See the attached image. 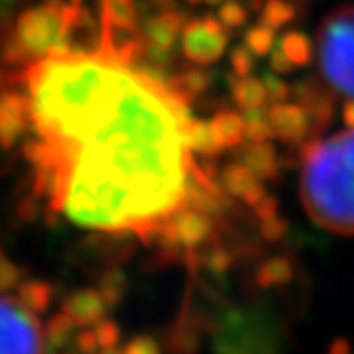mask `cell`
Returning a JSON list of instances; mask_svg holds the SVG:
<instances>
[{
  "label": "cell",
  "instance_id": "obj_23",
  "mask_svg": "<svg viewBox=\"0 0 354 354\" xmlns=\"http://www.w3.org/2000/svg\"><path fill=\"white\" fill-rule=\"evenodd\" d=\"M191 3H196V0H191Z\"/></svg>",
  "mask_w": 354,
  "mask_h": 354
},
{
  "label": "cell",
  "instance_id": "obj_7",
  "mask_svg": "<svg viewBox=\"0 0 354 354\" xmlns=\"http://www.w3.org/2000/svg\"><path fill=\"white\" fill-rule=\"evenodd\" d=\"M32 132V119L26 93H0V147L13 149Z\"/></svg>",
  "mask_w": 354,
  "mask_h": 354
},
{
  "label": "cell",
  "instance_id": "obj_16",
  "mask_svg": "<svg viewBox=\"0 0 354 354\" xmlns=\"http://www.w3.org/2000/svg\"><path fill=\"white\" fill-rule=\"evenodd\" d=\"M125 354H162V346L151 335H134L123 346Z\"/></svg>",
  "mask_w": 354,
  "mask_h": 354
},
{
  "label": "cell",
  "instance_id": "obj_13",
  "mask_svg": "<svg viewBox=\"0 0 354 354\" xmlns=\"http://www.w3.org/2000/svg\"><path fill=\"white\" fill-rule=\"evenodd\" d=\"M102 19L113 30L132 28L136 21V3L134 0H100Z\"/></svg>",
  "mask_w": 354,
  "mask_h": 354
},
{
  "label": "cell",
  "instance_id": "obj_21",
  "mask_svg": "<svg viewBox=\"0 0 354 354\" xmlns=\"http://www.w3.org/2000/svg\"><path fill=\"white\" fill-rule=\"evenodd\" d=\"M153 3H166V0H153Z\"/></svg>",
  "mask_w": 354,
  "mask_h": 354
},
{
  "label": "cell",
  "instance_id": "obj_2",
  "mask_svg": "<svg viewBox=\"0 0 354 354\" xmlns=\"http://www.w3.org/2000/svg\"><path fill=\"white\" fill-rule=\"evenodd\" d=\"M299 187L304 208L316 225L354 236V123L306 149Z\"/></svg>",
  "mask_w": 354,
  "mask_h": 354
},
{
  "label": "cell",
  "instance_id": "obj_4",
  "mask_svg": "<svg viewBox=\"0 0 354 354\" xmlns=\"http://www.w3.org/2000/svg\"><path fill=\"white\" fill-rule=\"evenodd\" d=\"M79 7L75 3H45L19 15L13 28V45L35 59L68 47L66 39L77 24Z\"/></svg>",
  "mask_w": 354,
  "mask_h": 354
},
{
  "label": "cell",
  "instance_id": "obj_3",
  "mask_svg": "<svg viewBox=\"0 0 354 354\" xmlns=\"http://www.w3.org/2000/svg\"><path fill=\"white\" fill-rule=\"evenodd\" d=\"M316 64L323 81L354 104V3L335 9L318 26Z\"/></svg>",
  "mask_w": 354,
  "mask_h": 354
},
{
  "label": "cell",
  "instance_id": "obj_14",
  "mask_svg": "<svg viewBox=\"0 0 354 354\" xmlns=\"http://www.w3.org/2000/svg\"><path fill=\"white\" fill-rule=\"evenodd\" d=\"M21 278H24V270L11 259H7L5 254L0 257V293L7 295L9 291H15L21 284Z\"/></svg>",
  "mask_w": 354,
  "mask_h": 354
},
{
  "label": "cell",
  "instance_id": "obj_22",
  "mask_svg": "<svg viewBox=\"0 0 354 354\" xmlns=\"http://www.w3.org/2000/svg\"><path fill=\"white\" fill-rule=\"evenodd\" d=\"M0 257H3V250H0Z\"/></svg>",
  "mask_w": 354,
  "mask_h": 354
},
{
  "label": "cell",
  "instance_id": "obj_6",
  "mask_svg": "<svg viewBox=\"0 0 354 354\" xmlns=\"http://www.w3.org/2000/svg\"><path fill=\"white\" fill-rule=\"evenodd\" d=\"M225 43H227V39H225L221 24L210 17L185 24L180 35V47L185 57L196 64H210L221 57Z\"/></svg>",
  "mask_w": 354,
  "mask_h": 354
},
{
  "label": "cell",
  "instance_id": "obj_1",
  "mask_svg": "<svg viewBox=\"0 0 354 354\" xmlns=\"http://www.w3.org/2000/svg\"><path fill=\"white\" fill-rule=\"evenodd\" d=\"M64 47L24 73L35 196L77 227L157 240L166 221L223 187L193 147L191 95L134 62L130 45ZM225 189V187H223Z\"/></svg>",
  "mask_w": 354,
  "mask_h": 354
},
{
  "label": "cell",
  "instance_id": "obj_9",
  "mask_svg": "<svg viewBox=\"0 0 354 354\" xmlns=\"http://www.w3.org/2000/svg\"><path fill=\"white\" fill-rule=\"evenodd\" d=\"M183 28H185V21H183L180 13L164 11V13L155 15L153 19H149V24H147V43H149L151 49L166 53L176 45V41H180Z\"/></svg>",
  "mask_w": 354,
  "mask_h": 354
},
{
  "label": "cell",
  "instance_id": "obj_5",
  "mask_svg": "<svg viewBox=\"0 0 354 354\" xmlns=\"http://www.w3.org/2000/svg\"><path fill=\"white\" fill-rule=\"evenodd\" d=\"M45 346L39 314L0 293V354H45Z\"/></svg>",
  "mask_w": 354,
  "mask_h": 354
},
{
  "label": "cell",
  "instance_id": "obj_15",
  "mask_svg": "<svg viewBox=\"0 0 354 354\" xmlns=\"http://www.w3.org/2000/svg\"><path fill=\"white\" fill-rule=\"evenodd\" d=\"M93 331L98 335V342L104 348H117L121 342V327L111 318H102L98 325H93Z\"/></svg>",
  "mask_w": 354,
  "mask_h": 354
},
{
  "label": "cell",
  "instance_id": "obj_8",
  "mask_svg": "<svg viewBox=\"0 0 354 354\" xmlns=\"http://www.w3.org/2000/svg\"><path fill=\"white\" fill-rule=\"evenodd\" d=\"M62 310L66 312L79 327H93L106 318V304L98 288H77L64 297Z\"/></svg>",
  "mask_w": 354,
  "mask_h": 354
},
{
  "label": "cell",
  "instance_id": "obj_17",
  "mask_svg": "<svg viewBox=\"0 0 354 354\" xmlns=\"http://www.w3.org/2000/svg\"><path fill=\"white\" fill-rule=\"evenodd\" d=\"M73 346L79 354H98L102 350L93 327H81V331H77V335L73 339Z\"/></svg>",
  "mask_w": 354,
  "mask_h": 354
},
{
  "label": "cell",
  "instance_id": "obj_10",
  "mask_svg": "<svg viewBox=\"0 0 354 354\" xmlns=\"http://www.w3.org/2000/svg\"><path fill=\"white\" fill-rule=\"evenodd\" d=\"M15 297L30 312L45 314L49 312L51 301H53V286L51 282L43 278H28V280H21V284L15 288Z\"/></svg>",
  "mask_w": 354,
  "mask_h": 354
},
{
  "label": "cell",
  "instance_id": "obj_19",
  "mask_svg": "<svg viewBox=\"0 0 354 354\" xmlns=\"http://www.w3.org/2000/svg\"><path fill=\"white\" fill-rule=\"evenodd\" d=\"M98 354H125V352H123V348L117 346V348H104V350H100Z\"/></svg>",
  "mask_w": 354,
  "mask_h": 354
},
{
  "label": "cell",
  "instance_id": "obj_20",
  "mask_svg": "<svg viewBox=\"0 0 354 354\" xmlns=\"http://www.w3.org/2000/svg\"><path fill=\"white\" fill-rule=\"evenodd\" d=\"M9 3V0H0V5H7Z\"/></svg>",
  "mask_w": 354,
  "mask_h": 354
},
{
  "label": "cell",
  "instance_id": "obj_12",
  "mask_svg": "<svg viewBox=\"0 0 354 354\" xmlns=\"http://www.w3.org/2000/svg\"><path fill=\"white\" fill-rule=\"evenodd\" d=\"M127 286H130V280H127L125 272L119 268H109L98 276V293L102 295L106 308H117L127 293Z\"/></svg>",
  "mask_w": 354,
  "mask_h": 354
},
{
  "label": "cell",
  "instance_id": "obj_11",
  "mask_svg": "<svg viewBox=\"0 0 354 354\" xmlns=\"http://www.w3.org/2000/svg\"><path fill=\"white\" fill-rule=\"evenodd\" d=\"M77 329H81V327L64 310H59L57 314L49 316V320H47L45 327H43V335H45L47 348L51 352L66 348L75 339Z\"/></svg>",
  "mask_w": 354,
  "mask_h": 354
},
{
  "label": "cell",
  "instance_id": "obj_18",
  "mask_svg": "<svg viewBox=\"0 0 354 354\" xmlns=\"http://www.w3.org/2000/svg\"><path fill=\"white\" fill-rule=\"evenodd\" d=\"M37 212H39V206L35 200H24L19 204V216L24 221H32V218H37Z\"/></svg>",
  "mask_w": 354,
  "mask_h": 354
}]
</instances>
